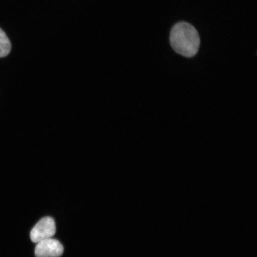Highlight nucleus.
I'll use <instances>...</instances> for the list:
<instances>
[{
    "label": "nucleus",
    "instance_id": "1",
    "mask_svg": "<svg viewBox=\"0 0 257 257\" xmlns=\"http://www.w3.org/2000/svg\"><path fill=\"white\" fill-rule=\"evenodd\" d=\"M170 43L176 53L185 57H192L200 48V35L192 25L179 22L173 26L170 32Z\"/></svg>",
    "mask_w": 257,
    "mask_h": 257
},
{
    "label": "nucleus",
    "instance_id": "2",
    "mask_svg": "<svg viewBox=\"0 0 257 257\" xmlns=\"http://www.w3.org/2000/svg\"><path fill=\"white\" fill-rule=\"evenodd\" d=\"M56 226L55 221L51 217L42 218L32 229L31 239L34 243L51 238L56 233Z\"/></svg>",
    "mask_w": 257,
    "mask_h": 257
},
{
    "label": "nucleus",
    "instance_id": "3",
    "mask_svg": "<svg viewBox=\"0 0 257 257\" xmlns=\"http://www.w3.org/2000/svg\"><path fill=\"white\" fill-rule=\"evenodd\" d=\"M63 251L62 244L51 237L37 243L35 255L36 257H59L62 255Z\"/></svg>",
    "mask_w": 257,
    "mask_h": 257
},
{
    "label": "nucleus",
    "instance_id": "4",
    "mask_svg": "<svg viewBox=\"0 0 257 257\" xmlns=\"http://www.w3.org/2000/svg\"><path fill=\"white\" fill-rule=\"evenodd\" d=\"M11 43L7 35L0 28V57L7 56L11 51Z\"/></svg>",
    "mask_w": 257,
    "mask_h": 257
}]
</instances>
